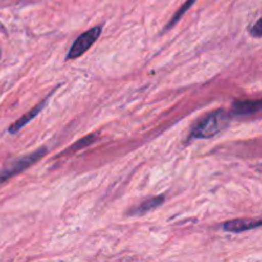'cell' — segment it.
<instances>
[{
	"instance_id": "obj_1",
	"label": "cell",
	"mask_w": 262,
	"mask_h": 262,
	"mask_svg": "<svg viewBox=\"0 0 262 262\" xmlns=\"http://www.w3.org/2000/svg\"><path fill=\"white\" fill-rule=\"evenodd\" d=\"M229 123V115L224 110H216L200 120L194 125L191 133V138H210L222 132Z\"/></svg>"
},
{
	"instance_id": "obj_2",
	"label": "cell",
	"mask_w": 262,
	"mask_h": 262,
	"mask_svg": "<svg viewBox=\"0 0 262 262\" xmlns=\"http://www.w3.org/2000/svg\"><path fill=\"white\" fill-rule=\"evenodd\" d=\"M45 152H46L45 148H40V150L35 151V152L30 154V155H26L23 156V158L17 159V160H14L13 163H10L9 165L5 166V168L0 171V182L7 181V179L10 178V177L15 176V174L25 170L26 168H28V166L32 165L33 163L38 161V159L42 158V156L45 155Z\"/></svg>"
},
{
	"instance_id": "obj_3",
	"label": "cell",
	"mask_w": 262,
	"mask_h": 262,
	"mask_svg": "<svg viewBox=\"0 0 262 262\" xmlns=\"http://www.w3.org/2000/svg\"><path fill=\"white\" fill-rule=\"evenodd\" d=\"M100 33H101V27L100 26H96V27L91 28L87 32L82 33L74 43L72 45L71 50H69L68 55H67V59H76L78 56H81L82 54L86 53L90 48L95 43V41L99 38Z\"/></svg>"
},
{
	"instance_id": "obj_4",
	"label": "cell",
	"mask_w": 262,
	"mask_h": 262,
	"mask_svg": "<svg viewBox=\"0 0 262 262\" xmlns=\"http://www.w3.org/2000/svg\"><path fill=\"white\" fill-rule=\"evenodd\" d=\"M261 227V220H251V219H235L229 220L224 224V229L227 232L241 233L246 230L255 229V228Z\"/></svg>"
},
{
	"instance_id": "obj_5",
	"label": "cell",
	"mask_w": 262,
	"mask_h": 262,
	"mask_svg": "<svg viewBox=\"0 0 262 262\" xmlns=\"http://www.w3.org/2000/svg\"><path fill=\"white\" fill-rule=\"evenodd\" d=\"M261 110V101H235L233 105V113L239 117H246V115L256 114Z\"/></svg>"
},
{
	"instance_id": "obj_6",
	"label": "cell",
	"mask_w": 262,
	"mask_h": 262,
	"mask_svg": "<svg viewBox=\"0 0 262 262\" xmlns=\"http://www.w3.org/2000/svg\"><path fill=\"white\" fill-rule=\"evenodd\" d=\"M163 202H164V196L152 197V199L146 200V201L143 202L142 205H140V206H138V207L133 209L130 214H133V215L146 214V212L151 211V210H154V209H156V207H158V206H160V205L163 204Z\"/></svg>"
},
{
	"instance_id": "obj_7",
	"label": "cell",
	"mask_w": 262,
	"mask_h": 262,
	"mask_svg": "<svg viewBox=\"0 0 262 262\" xmlns=\"http://www.w3.org/2000/svg\"><path fill=\"white\" fill-rule=\"evenodd\" d=\"M45 102H46V100H43V101L41 102V104H38L37 106L33 107V109L31 110L30 113H27V114H26V115H23V117L20 118V119L18 120V122H15L14 124H13L12 127L9 128V132H10V133L17 132V130H19L20 128H22L23 125L26 124V123H28L31 119H33V118H35V115H37L38 113L41 112V109H42V107H43V105H45Z\"/></svg>"
},
{
	"instance_id": "obj_8",
	"label": "cell",
	"mask_w": 262,
	"mask_h": 262,
	"mask_svg": "<svg viewBox=\"0 0 262 262\" xmlns=\"http://www.w3.org/2000/svg\"><path fill=\"white\" fill-rule=\"evenodd\" d=\"M194 2H196V0H188V2H187V3H186V4H184V5H183V8H181V9H179V12H178V13H177V14H176V15H174L173 20H171V22H170V23H169V25H168V26H166V28H170V27H171V26H173V25H174V23H176V22H177V20H178V19H179V18H181V15H183V14H184V12H186V10H187V9H188V8H189V7H191V5H192V4H193V3H194Z\"/></svg>"
},
{
	"instance_id": "obj_9",
	"label": "cell",
	"mask_w": 262,
	"mask_h": 262,
	"mask_svg": "<svg viewBox=\"0 0 262 262\" xmlns=\"http://www.w3.org/2000/svg\"><path fill=\"white\" fill-rule=\"evenodd\" d=\"M94 138H95V136H89V137H84V138H82L81 141H79V142H77L76 145H73L72 146L71 148H69V150L71 151H76V150H79V148L81 147H83V146H87V145H90V143H92L94 142Z\"/></svg>"
},
{
	"instance_id": "obj_10",
	"label": "cell",
	"mask_w": 262,
	"mask_h": 262,
	"mask_svg": "<svg viewBox=\"0 0 262 262\" xmlns=\"http://www.w3.org/2000/svg\"><path fill=\"white\" fill-rule=\"evenodd\" d=\"M251 33H252L255 37H261L262 32H261V27H260V20H257V22L253 25V27L251 28Z\"/></svg>"
}]
</instances>
